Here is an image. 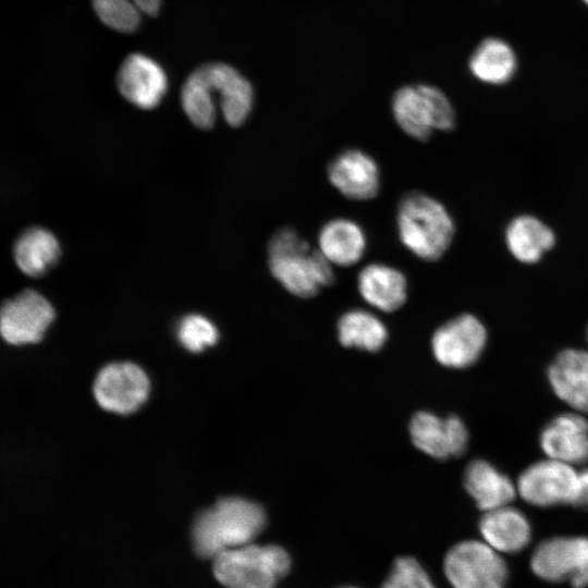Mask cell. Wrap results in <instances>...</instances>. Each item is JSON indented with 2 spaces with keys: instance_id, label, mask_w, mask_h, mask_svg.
<instances>
[{
  "instance_id": "26",
  "label": "cell",
  "mask_w": 588,
  "mask_h": 588,
  "mask_svg": "<svg viewBox=\"0 0 588 588\" xmlns=\"http://www.w3.org/2000/svg\"><path fill=\"white\" fill-rule=\"evenodd\" d=\"M94 10L107 26L122 33L134 32L142 14L154 16L161 0H91Z\"/></svg>"
},
{
  "instance_id": "1",
  "label": "cell",
  "mask_w": 588,
  "mask_h": 588,
  "mask_svg": "<svg viewBox=\"0 0 588 588\" xmlns=\"http://www.w3.org/2000/svg\"><path fill=\"white\" fill-rule=\"evenodd\" d=\"M254 93L250 83L225 63H206L186 78L181 102L189 121L203 130L216 121V101L231 126L243 124L250 113Z\"/></svg>"
},
{
  "instance_id": "31",
  "label": "cell",
  "mask_w": 588,
  "mask_h": 588,
  "mask_svg": "<svg viewBox=\"0 0 588 588\" xmlns=\"http://www.w3.org/2000/svg\"><path fill=\"white\" fill-rule=\"evenodd\" d=\"M583 2H584L586 5H588V0H583Z\"/></svg>"
},
{
  "instance_id": "32",
  "label": "cell",
  "mask_w": 588,
  "mask_h": 588,
  "mask_svg": "<svg viewBox=\"0 0 588 588\" xmlns=\"http://www.w3.org/2000/svg\"><path fill=\"white\" fill-rule=\"evenodd\" d=\"M587 339H588V331H587Z\"/></svg>"
},
{
  "instance_id": "18",
  "label": "cell",
  "mask_w": 588,
  "mask_h": 588,
  "mask_svg": "<svg viewBox=\"0 0 588 588\" xmlns=\"http://www.w3.org/2000/svg\"><path fill=\"white\" fill-rule=\"evenodd\" d=\"M478 527L482 540L501 554L522 552L531 541L528 518L510 504L483 512Z\"/></svg>"
},
{
  "instance_id": "12",
  "label": "cell",
  "mask_w": 588,
  "mask_h": 588,
  "mask_svg": "<svg viewBox=\"0 0 588 588\" xmlns=\"http://www.w3.org/2000/svg\"><path fill=\"white\" fill-rule=\"evenodd\" d=\"M487 343V330L470 314L460 315L436 330L431 345L436 359L445 367L466 368L480 357Z\"/></svg>"
},
{
  "instance_id": "25",
  "label": "cell",
  "mask_w": 588,
  "mask_h": 588,
  "mask_svg": "<svg viewBox=\"0 0 588 588\" xmlns=\"http://www.w3.org/2000/svg\"><path fill=\"white\" fill-rule=\"evenodd\" d=\"M338 336L343 346L376 352L385 343L388 331L383 322L373 314L363 309H352L340 317Z\"/></svg>"
},
{
  "instance_id": "23",
  "label": "cell",
  "mask_w": 588,
  "mask_h": 588,
  "mask_svg": "<svg viewBox=\"0 0 588 588\" xmlns=\"http://www.w3.org/2000/svg\"><path fill=\"white\" fill-rule=\"evenodd\" d=\"M13 253L19 269L29 277L38 278L57 264L61 248L50 231L36 226L26 230L17 238Z\"/></svg>"
},
{
  "instance_id": "5",
  "label": "cell",
  "mask_w": 588,
  "mask_h": 588,
  "mask_svg": "<svg viewBox=\"0 0 588 588\" xmlns=\"http://www.w3.org/2000/svg\"><path fill=\"white\" fill-rule=\"evenodd\" d=\"M212 560L215 577L226 588H275L291 567L289 553L277 544L250 542Z\"/></svg>"
},
{
  "instance_id": "14",
  "label": "cell",
  "mask_w": 588,
  "mask_h": 588,
  "mask_svg": "<svg viewBox=\"0 0 588 588\" xmlns=\"http://www.w3.org/2000/svg\"><path fill=\"white\" fill-rule=\"evenodd\" d=\"M409 433L416 448L439 460L462 455L468 441L467 429L458 417L439 418L428 412L412 418Z\"/></svg>"
},
{
  "instance_id": "15",
  "label": "cell",
  "mask_w": 588,
  "mask_h": 588,
  "mask_svg": "<svg viewBox=\"0 0 588 588\" xmlns=\"http://www.w3.org/2000/svg\"><path fill=\"white\" fill-rule=\"evenodd\" d=\"M117 85L127 101L142 109H152L164 96L168 79L157 62L144 54L131 53L119 69Z\"/></svg>"
},
{
  "instance_id": "2",
  "label": "cell",
  "mask_w": 588,
  "mask_h": 588,
  "mask_svg": "<svg viewBox=\"0 0 588 588\" xmlns=\"http://www.w3.org/2000/svg\"><path fill=\"white\" fill-rule=\"evenodd\" d=\"M266 525L264 509L247 499L229 497L199 513L192 527L195 552L205 559L248 544Z\"/></svg>"
},
{
  "instance_id": "29",
  "label": "cell",
  "mask_w": 588,
  "mask_h": 588,
  "mask_svg": "<svg viewBox=\"0 0 588 588\" xmlns=\"http://www.w3.org/2000/svg\"><path fill=\"white\" fill-rule=\"evenodd\" d=\"M580 477V491L577 502V506L588 509V469L579 473Z\"/></svg>"
},
{
  "instance_id": "27",
  "label": "cell",
  "mask_w": 588,
  "mask_h": 588,
  "mask_svg": "<svg viewBox=\"0 0 588 588\" xmlns=\"http://www.w3.org/2000/svg\"><path fill=\"white\" fill-rule=\"evenodd\" d=\"M176 335L181 345L192 353L213 346L219 338L216 326L199 314L184 316L177 323Z\"/></svg>"
},
{
  "instance_id": "11",
  "label": "cell",
  "mask_w": 588,
  "mask_h": 588,
  "mask_svg": "<svg viewBox=\"0 0 588 588\" xmlns=\"http://www.w3.org/2000/svg\"><path fill=\"white\" fill-rule=\"evenodd\" d=\"M49 301L33 290H25L0 307V334L10 344L39 342L54 319Z\"/></svg>"
},
{
  "instance_id": "22",
  "label": "cell",
  "mask_w": 588,
  "mask_h": 588,
  "mask_svg": "<svg viewBox=\"0 0 588 588\" xmlns=\"http://www.w3.org/2000/svg\"><path fill=\"white\" fill-rule=\"evenodd\" d=\"M554 242L553 231L538 218L528 215L514 218L505 230L510 253L525 264L539 261Z\"/></svg>"
},
{
  "instance_id": "13",
  "label": "cell",
  "mask_w": 588,
  "mask_h": 588,
  "mask_svg": "<svg viewBox=\"0 0 588 588\" xmlns=\"http://www.w3.org/2000/svg\"><path fill=\"white\" fill-rule=\"evenodd\" d=\"M328 180L344 197L351 200H369L380 189V171L376 160L360 149H346L328 164Z\"/></svg>"
},
{
  "instance_id": "20",
  "label": "cell",
  "mask_w": 588,
  "mask_h": 588,
  "mask_svg": "<svg viewBox=\"0 0 588 588\" xmlns=\"http://www.w3.org/2000/svg\"><path fill=\"white\" fill-rule=\"evenodd\" d=\"M464 486L482 512L509 505L517 494L516 485L483 460L473 461L466 467Z\"/></svg>"
},
{
  "instance_id": "10",
  "label": "cell",
  "mask_w": 588,
  "mask_h": 588,
  "mask_svg": "<svg viewBox=\"0 0 588 588\" xmlns=\"http://www.w3.org/2000/svg\"><path fill=\"white\" fill-rule=\"evenodd\" d=\"M93 391L96 402L102 409L128 415L147 401L150 381L138 365L131 362H114L99 370Z\"/></svg>"
},
{
  "instance_id": "6",
  "label": "cell",
  "mask_w": 588,
  "mask_h": 588,
  "mask_svg": "<svg viewBox=\"0 0 588 588\" xmlns=\"http://www.w3.org/2000/svg\"><path fill=\"white\" fill-rule=\"evenodd\" d=\"M392 113L400 128L417 140H427L436 131L454 127L455 112L446 95L430 85H408L396 90Z\"/></svg>"
},
{
  "instance_id": "9",
  "label": "cell",
  "mask_w": 588,
  "mask_h": 588,
  "mask_svg": "<svg viewBox=\"0 0 588 588\" xmlns=\"http://www.w3.org/2000/svg\"><path fill=\"white\" fill-rule=\"evenodd\" d=\"M516 489L517 494L532 506H577L580 477L575 466L548 457L528 466L518 476Z\"/></svg>"
},
{
  "instance_id": "24",
  "label": "cell",
  "mask_w": 588,
  "mask_h": 588,
  "mask_svg": "<svg viewBox=\"0 0 588 588\" xmlns=\"http://www.w3.org/2000/svg\"><path fill=\"white\" fill-rule=\"evenodd\" d=\"M469 70L482 83L503 85L517 71V57L511 45L503 39L486 38L471 54Z\"/></svg>"
},
{
  "instance_id": "21",
  "label": "cell",
  "mask_w": 588,
  "mask_h": 588,
  "mask_svg": "<svg viewBox=\"0 0 588 588\" xmlns=\"http://www.w3.org/2000/svg\"><path fill=\"white\" fill-rule=\"evenodd\" d=\"M367 241L363 229L353 220L335 218L318 233V249L332 265L350 267L364 256Z\"/></svg>"
},
{
  "instance_id": "4",
  "label": "cell",
  "mask_w": 588,
  "mask_h": 588,
  "mask_svg": "<svg viewBox=\"0 0 588 588\" xmlns=\"http://www.w3.org/2000/svg\"><path fill=\"white\" fill-rule=\"evenodd\" d=\"M396 225L401 243L425 261L440 259L455 235V224L446 208L421 192L406 193L400 199Z\"/></svg>"
},
{
  "instance_id": "17",
  "label": "cell",
  "mask_w": 588,
  "mask_h": 588,
  "mask_svg": "<svg viewBox=\"0 0 588 588\" xmlns=\"http://www.w3.org/2000/svg\"><path fill=\"white\" fill-rule=\"evenodd\" d=\"M553 393L572 409L588 414V352L566 348L548 368Z\"/></svg>"
},
{
  "instance_id": "30",
  "label": "cell",
  "mask_w": 588,
  "mask_h": 588,
  "mask_svg": "<svg viewBox=\"0 0 588 588\" xmlns=\"http://www.w3.org/2000/svg\"><path fill=\"white\" fill-rule=\"evenodd\" d=\"M341 588H357V587H354V586H345V587H341Z\"/></svg>"
},
{
  "instance_id": "28",
  "label": "cell",
  "mask_w": 588,
  "mask_h": 588,
  "mask_svg": "<svg viewBox=\"0 0 588 588\" xmlns=\"http://www.w3.org/2000/svg\"><path fill=\"white\" fill-rule=\"evenodd\" d=\"M381 588H437L419 562L411 556L397 558Z\"/></svg>"
},
{
  "instance_id": "19",
  "label": "cell",
  "mask_w": 588,
  "mask_h": 588,
  "mask_svg": "<svg viewBox=\"0 0 588 588\" xmlns=\"http://www.w3.org/2000/svg\"><path fill=\"white\" fill-rule=\"evenodd\" d=\"M357 289L370 306L392 313L407 298V279L399 269L380 262L365 266L357 275Z\"/></svg>"
},
{
  "instance_id": "3",
  "label": "cell",
  "mask_w": 588,
  "mask_h": 588,
  "mask_svg": "<svg viewBox=\"0 0 588 588\" xmlns=\"http://www.w3.org/2000/svg\"><path fill=\"white\" fill-rule=\"evenodd\" d=\"M267 250L271 274L295 296L313 297L335 280L332 265L292 228L277 230Z\"/></svg>"
},
{
  "instance_id": "16",
  "label": "cell",
  "mask_w": 588,
  "mask_h": 588,
  "mask_svg": "<svg viewBox=\"0 0 588 588\" xmlns=\"http://www.w3.org/2000/svg\"><path fill=\"white\" fill-rule=\"evenodd\" d=\"M539 444L547 457L576 466L588 462V420L578 412L560 414L542 429Z\"/></svg>"
},
{
  "instance_id": "8",
  "label": "cell",
  "mask_w": 588,
  "mask_h": 588,
  "mask_svg": "<svg viewBox=\"0 0 588 588\" xmlns=\"http://www.w3.org/2000/svg\"><path fill=\"white\" fill-rule=\"evenodd\" d=\"M529 566L534 575L542 580L568 581L573 588H587L588 537L556 536L544 539L532 551Z\"/></svg>"
},
{
  "instance_id": "7",
  "label": "cell",
  "mask_w": 588,
  "mask_h": 588,
  "mask_svg": "<svg viewBox=\"0 0 588 588\" xmlns=\"http://www.w3.org/2000/svg\"><path fill=\"white\" fill-rule=\"evenodd\" d=\"M453 588H506L507 563L483 540H464L453 546L443 562Z\"/></svg>"
}]
</instances>
